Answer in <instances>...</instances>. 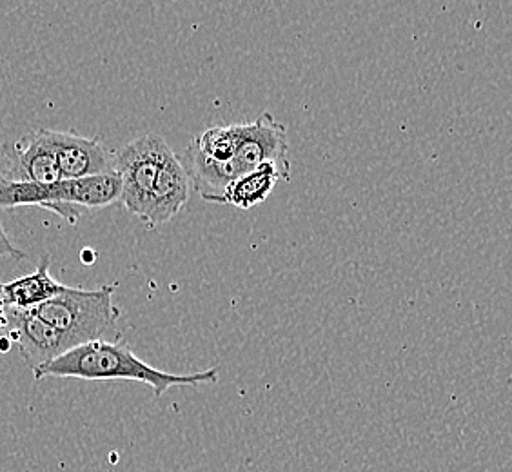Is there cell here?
I'll use <instances>...</instances> for the list:
<instances>
[{
  "instance_id": "4",
  "label": "cell",
  "mask_w": 512,
  "mask_h": 472,
  "mask_svg": "<svg viewBox=\"0 0 512 472\" xmlns=\"http://www.w3.org/2000/svg\"><path fill=\"white\" fill-rule=\"evenodd\" d=\"M120 189V178L115 171L77 180H59L55 184L11 182L0 178V211L22 206L46 207L75 224L79 218L75 207L111 206L119 202Z\"/></svg>"
},
{
  "instance_id": "16",
  "label": "cell",
  "mask_w": 512,
  "mask_h": 472,
  "mask_svg": "<svg viewBox=\"0 0 512 472\" xmlns=\"http://www.w3.org/2000/svg\"><path fill=\"white\" fill-rule=\"evenodd\" d=\"M0 300H2V284H0Z\"/></svg>"
},
{
  "instance_id": "13",
  "label": "cell",
  "mask_w": 512,
  "mask_h": 472,
  "mask_svg": "<svg viewBox=\"0 0 512 472\" xmlns=\"http://www.w3.org/2000/svg\"><path fill=\"white\" fill-rule=\"evenodd\" d=\"M0 256H4V258H13V260H24L26 258V253L19 249V247L15 246L13 242L10 240V236L6 235V231H4V226L0 224Z\"/></svg>"
},
{
  "instance_id": "6",
  "label": "cell",
  "mask_w": 512,
  "mask_h": 472,
  "mask_svg": "<svg viewBox=\"0 0 512 472\" xmlns=\"http://www.w3.org/2000/svg\"><path fill=\"white\" fill-rule=\"evenodd\" d=\"M46 137L59 166L60 180H77L113 171V153L104 148L99 138L51 129H46Z\"/></svg>"
},
{
  "instance_id": "5",
  "label": "cell",
  "mask_w": 512,
  "mask_h": 472,
  "mask_svg": "<svg viewBox=\"0 0 512 472\" xmlns=\"http://www.w3.org/2000/svg\"><path fill=\"white\" fill-rule=\"evenodd\" d=\"M173 149L166 138L148 133L131 140L113 155V171L120 178V204L135 217L144 220L158 169Z\"/></svg>"
},
{
  "instance_id": "8",
  "label": "cell",
  "mask_w": 512,
  "mask_h": 472,
  "mask_svg": "<svg viewBox=\"0 0 512 472\" xmlns=\"http://www.w3.org/2000/svg\"><path fill=\"white\" fill-rule=\"evenodd\" d=\"M189 191L191 184L188 173L180 158L171 151L158 169L153 193L149 198L148 213L142 222L148 227L168 224L188 204Z\"/></svg>"
},
{
  "instance_id": "2",
  "label": "cell",
  "mask_w": 512,
  "mask_h": 472,
  "mask_svg": "<svg viewBox=\"0 0 512 472\" xmlns=\"http://www.w3.org/2000/svg\"><path fill=\"white\" fill-rule=\"evenodd\" d=\"M180 162L188 173L189 184H193L198 195L206 202L218 204V198L235 178L264 164H276L291 171L287 128L266 111L255 122L246 124L237 153L227 164H215L198 155L191 146L186 148Z\"/></svg>"
},
{
  "instance_id": "9",
  "label": "cell",
  "mask_w": 512,
  "mask_h": 472,
  "mask_svg": "<svg viewBox=\"0 0 512 472\" xmlns=\"http://www.w3.org/2000/svg\"><path fill=\"white\" fill-rule=\"evenodd\" d=\"M11 182H33V184H55L60 173L57 160L53 157L46 129H39L15 144L10 164L0 175Z\"/></svg>"
},
{
  "instance_id": "12",
  "label": "cell",
  "mask_w": 512,
  "mask_h": 472,
  "mask_svg": "<svg viewBox=\"0 0 512 472\" xmlns=\"http://www.w3.org/2000/svg\"><path fill=\"white\" fill-rule=\"evenodd\" d=\"M246 124H231V126H213L207 128L189 142V146L198 155L215 162L227 164L237 153L238 144L244 137Z\"/></svg>"
},
{
  "instance_id": "11",
  "label": "cell",
  "mask_w": 512,
  "mask_h": 472,
  "mask_svg": "<svg viewBox=\"0 0 512 472\" xmlns=\"http://www.w3.org/2000/svg\"><path fill=\"white\" fill-rule=\"evenodd\" d=\"M64 287L50 275V256H44L33 273L2 284V302L11 309L33 311L62 293Z\"/></svg>"
},
{
  "instance_id": "10",
  "label": "cell",
  "mask_w": 512,
  "mask_h": 472,
  "mask_svg": "<svg viewBox=\"0 0 512 472\" xmlns=\"http://www.w3.org/2000/svg\"><path fill=\"white\" fill-rule=\"evenodd\" d=\"M280 180L289 182L291 171L280 168L276 164H264L247 175L235 178L224 189L222 197L218 198V204H226L238 209H253L264 204L267 198L271 197Z\"/></svg>"
},
{
  "instance_id": "1",
  "label": "cell",
  "mask_w": 512,
  "mask_h": 472,
  "mask_svg": "<svg viewBox=\"0 0 512 472\" xmlns=\"http://www.w3.org/2000/svg\"><path fill=\"white\" fill-rule=\"evenodd\" d=\"M35 380L42 378H73L89 382H113L128 380L140 382L153 389L157 398L168 393L171 387H197L200 384H215L218 369H207L200 373L173 374L155 369L140 360L129 345L111 340H97L71 347L48 364L33 371Z\"/></svg>"
},
{
  "instance_id": "3",
  "label": "cell",
  "mask_w": 512,
  "mask_h": 472,
  "mask_svg": "<svg viewBox=\"0 0 512 472\" xmlns=\"http://www.w3.org/2000/svg\"><path fill=\"white\" fill-rule=\"evenodd\" d=\"M117 284L99 289L64 287V291L33 309V313L59 331L69 349L108 340L117 335L120 309L113 302Z\"/></svg>"
},
{
  "instance_id": "7",
  "label": "cell",
  "mask_w": 512,
  "mask_h": 472,
  "mask_svg": "<svg viewBox=\"0 0 512 472\" xmlns=\"http://www.w3.org/2000/svg\"><path fill=\"white\" fill-rule=\"evenodd\" d=\"M8 311V338L19 345V353L31 371L48 364L69 347L59 331L40 320L33 311H19L6 307Z\"/></svg>"
},
{
  "instance_id": "15",
  "label": "cell",
  "mask_w": 512,
  "mask_h": 472,
  "mask_svg": "<svg viewBox=\"0 0 512 472\" xmlns=\"http://www.w3.org/2000/svg\"><path fill=\"white\" fill-rule=\"evenodd\" d=\"M10 349H13V342H11L8 336H0V353H10Z\"/></svg>"
},
{
  "instance_id": "14",
  "label": "cell",
  "mask_w": 512,
  "mask_h": 472,
  "mask_svg": "<svg viewBox=\"0 0 512 472\" xmlns=\"http://www.w3.org/2000/svg\"><path fill=\"white\" fill-rule=\"evenodd\" d=\"M8 327V311L6 305L0 300V331H4Z\"/></svg>"
}]
</instances>
